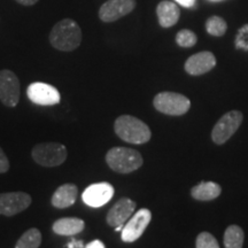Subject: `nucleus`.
I'll return each instance as SVG.
<instances>
[{"label": "nucleus", "instance_id": "f257e3e1", "mask_svg": "<svg viewBox=\"0 0 248 248\" xmlns=\"http://www.w3.org/2000/svg\"><path fill=\"white\" fill-rule=\"evenodd\" d=\"M49 43L59 51H75L82 43V30L78 23L71 18L59 21L49 33Z\"/></svg>", "mask_w": 248, "mask_h": 248}, {"label": "nucleus", "instance_id": "f03ea898", "mask_svg": "<svg viewBox=\"0 0 248 248\" xmlns=\"http://www.w3.org/2000/svg\"><path fill=\"white\" fill-rule=\"evenodd\" d=\"M115 133L122 140L130 144L140 145L150 141L152 137L151 129L145 122L131 115L117 117L114 123Z\"/></svg>", "mask_w": 248, "mask_h": 248}, {"label": "nucleus", "instance_id": "7ed1b4c3", "mask_svg": "<svg viewBox=\"0 0 248 248\" xmlns=\"http://www.w3.org/2000/svg\"><path fill=\"white\" fill-rule=\"evenodd\" d=\"M106 162L113 171L130 173L142 166L141 154L129 147H113L107 152Z\"/></svg>", "mask_w": 248, "mask_h": 248}, {"label": "nucleus", "instance_id": "20e7f679", "mask_svg": "<svg viewBox=\"0 0 248 248\" xmlns=\"http://www.w3.org/2000/svg\"><path fill=\"white\" fill-rule=\"evenodd\" d=\"M31 155L39 166L52 168L63 163L68 153L66 146L59 142H42L32 148Z\"/></svg>", "mask_w": 248, "mask_h": 248}, {"label": "nucleus", "instance_id": "39448f33", "mask_svg": "<svg viewBox=\"0 0 248 248\" xmlns=\"http://www.w3.org/2000/svg\"><path fill=\"white\" fill-rule=\"evenodd\" d=\"M153 105L155 109L160 113L171 116H181L190 109L191 101L181 93L160 92L155 95Z\"/></svg>", "mask_w": 248, "mask_h": 248}, {"label": "nucleus", "instance_id": "423d86ee", "mask_svg": "<svg viewBox=\"0 0 248 248\" xmlns=\"http://www.w3.org/2000/svg\"><path fill=\"white\" fill-rule=\"evenodd\" d=\"M243 113L239 110H231L225 113L217 121L212 131V139L217 145H223L234 135L243 122Z\"/></svg>", "mask_w": 248, "mask_h": 248}, {"label": "nucleus", "instance_id": "0eeeda50", "mask_svg": "<svg viewBox=\"0 0 248 248\" xmlns=\"http://www.w3.org/2000/svg\"><path fill=\"white\" fill-rule=\"evenodd\" d=\"M152 219V213L150 209L141 208L137 213L133 214V216L128 219L122 229L121 238L124 243H133L138 240L144 233L147 226L150 225Z\"/></svg>", "mask_w": 248, "mask_h": 248}, {"label": "nucleus", "instance_id": "6e6552de", "mask_svg": "<svg viewBox=\"0 0 248 248\" xmlns=\"http://www.w3.org/2000/svg\"><path fill=\"white\" fill-rule=\"evenodd\" d=\"M21 94L20 80L13 71H0V100L7 107H15Z\"/></svg>", "mask_w": 248, "mask_h": 248}, {"label": "nucleus", "instance_id": "1a4fd4ad", "mask_svg": "<svg viewBox=\"0 0 248 248\" xmlns=\"http://www.w3.org/2000/svg\"><path fill=\"white\" fill-rule=\"evenodd\" d=\"M27 95L30 101L40 106H54L61 100L60 92L53 85L47 83H31L27 89Z\"/></svg>", "mask_w": 248, "mask_h": 248}, {"label": "nucleus", "instance_id": "9d476101", "mask_svg": "<svg viewBox=\"0 0 248 248\" xmlns=\"http://www.w3.org/2000/svg\"><path fill=\"white\" fill-rule=\"evenodd\" d=\"M31 197L26 192H7L0 193V215L14 216L29 208Z\"/></svg>", "mask_w": 248, "mask_h": 248}, {"label": "nucleus", "instance_id": "9b49d317", "mask_svg": "<svg viewBox=\"0 0 248 248\" xmlns=\"http://www.w3.org/2000/svg\"><path fill=\"white\" fill-rule=\"evenodd\" d=\"M136 0H107L99 9V17L102 22H115L136 8Z\"/></svg>", "mask_w": 248, "mask_h": 248}, {"label": "nucleus", "instance_id": "f8f14e48", "mask_svg": "<svg viewBox=\"0 0 248 248\" xmlns=\"http://www.w3.org/2000/svg\"><path fill=\"white\" fill-rule=\"evenodd\" d=\"M114 187L109 183L101 182L95 183L88 186L85 191L83 192L82 199L85 204H88L93 208L105 206L107 202H109L114 195Z\"/></svg>", "mask_w": 248, "mask_h": 248}, {"label": "nucleus", "instance_id": "ddd939ff", "mask_svg": "<svg viewBox=\"0 0 248 248\" xmlns=\"http://www.w3.org/2000/svg\"><path fill=\"white\" fill-rule=\"evenodd\" d=\"M136 207H137V203L129 198L120 199L115 204H113V207L108 212L106 216L107 224L113 228L124 225L135 213Z\"/></svg>", "mask_w": 248, "mask_h": 248}, {"label": "nucleus", "instance_id": "4468645a", "mask_svg": "<svg viewBox=\"0 0 248 248\" xmlns=\"http://www.w3.org/2000/svg\"><path fill=\"white\" fill-rule=\"evenodd\" d=\"M216 66V58L212 52L203 51L191 55L185 62V71L188 75L199 76L207 74Z\"/></svg>", "mask_w": 248, "mask_h": 248}, {"label": "nucleus", "instance_id": "2eb2a0df", "mask_svg": "<svg viewBox=\"0 0 248 248\" xmlns=\"http://www.w3.org/2000/svg\"><path fill=\"white\" fill-rule=\"evenodd\" d=\"M77 195H78V187L75 184H63L55 190L52 195L51 202L53 207L58 209L69 208L76 202Z\"/></svg>", "mask_w": 248, "mask_h": 248}, {"label": "nucleus", "instance_id": "dca6fc26", "mask_svg": "<svg viewBox=\"0 0 248 248\" xmlns=\"http://www.w3.org/2000/svg\"><path fill=\"white\" fill-rule=\"evenodd\" d=\"M156 15L161 27L171 28L178 22L179 16H181V9L175 2L163 0L157 5Z\"/></svg>", "mask_w": 248, "mask_h": 248}, {"label": "nucleus", "instance_id": "f3484780", "mask_svg": "<svg viewBox=\"0 0 248 248\" xmlns=\"http://www.w3.org/2000/svg\"><path fill=\"white\" fill-rule=\"evenodd\" d=\"M85 228V222L77 217H62L53 223L52 229L59 235H75L82 232Z\"/></svg>", "mask_w": 248, "mask_h": 248}, {"label": "nucleus", "instance_id": "a211bd4d", "mask_svg": "<svg viewBox=\"0 0 248 248\" xmlns=\"http://www.w3.org/2000/svg\"><path fill=\"white\" fill-rule=\"evenodd\" d=\"M222 193V188L217 183L201 182L192 187L191 195L193 199L199 201H210L218 198Z\"/></svg>", "mask_w": 248, "mask_h": 248}, {"label": "nucleus", "instance_id": "6ab92c4d", "mask_svg": "<svg viewBox=\"0 0 248 248\" xmlns=\"http://www.w3.org/2000/svg\"><path fill=\"white\" fill-rule=\"evenodd\" d=\"M245 240L244 230L238 225H230L224 233L225 248H243Z\"/></svg>", "mask_w": 248, "mask_h": 248}, {"label": "nucleus", "instance_id": "aec40b11", "mask_svg": "<svg viewBox=\"0 0 248 248\" xmlns=\"http://www.w3.org/2000/svg\"><path fill=\"white\" fill-rule=\"evenodd\" d=\"M40 244H42V233L38 229L32 228L21 235L15 245V248H38Z\"/></svg>", "mask_w": 248, "mask_h": 248}, {"label": "nucleus", "instance_id": "412c9836", "mask_svg": "<svg viewBox=\"0 0 248 248\" xmlns=\"http://www.w3.org/2000/svg\"><path fill=\"white\" fill-rule=\"evenodd\" d=\"M206 30L209 35L214 37H222L225 35L228 30V24L224 21V18L219 16H212L207 20Z\"/></svg>", "mask_w": 248, "mask_h": 248}, {"label": "nucleus", "instance_id": "4be33fe9", "mask_svg": "<svg viewBox=\"0 0 248 248\" xmlns=\"http://www.w3.org/2000/svg\"><path fill=\"white\" fill-rule=\"evenodd\" d=\"M197 35L190 29H183L178 31L177 35H176V43L181 47H192L197 44Z\"/></svg>", "mask_w": 248, "mask_h": 248}, {"label": "nucleus", "instance_id": "5701e85b", "mask_svg": "<svg viewBox=\"0 0 248 248\" xmlns=\"http://www.w3.org/2000/svg\"><path fill=\"white\" fill-rule=\"evenodd\" d=\"M195 248H219V245L212 233L201 232L195 240Z\"/></svg>", "mask_w": 248, "mask_h": 248}, {"label": "nucleus", "instance_id": "b1692460", "mask_svg": "<svg viewBox=\"0 0 248 248\" xmlns=\"http://www.w3.org/2000/svg\"><path fill=\"white\" fill-rule=\"evenodd\" d=\"M9 170V161L7 155L5 154V152L2 151V148L0 147V173H5Z\"/></svg>", "mask_w": 248, "mask_h": 248}, {"label": "nucleus", "instance_id": "393cba45", "mask_svg": "<svg viewBox=\"0 0 248 248\" xmlns=\"http://www.w3.org/2000/svg\"><path fill=\"white\" fill-rule=\"evenodd\" d=\"M175 1L186 8H193L195 5V0H175Z\"/></svg>", "mask_w": 248, "mask_h": 248}, {"label": "nucleus", "instance_id": "a878e982", "mask_svg": "<svg viewBox=\"0 0 248 248\" xmlns=\"http://www.w3.org/2000/svg\"><path fill=\"white\" fill-rule=\"evenodd\" d=\"M85 248H106V247H105V245L101 240H93L90 244L86 245Z\"/></svg>", "mask_w": 248, "mask_h": 248}, {"label": "nucleus", "instance_id": "bb28decb", "mask_svg": "<svg viewBox=\"0 0 248 248\" xmlns=\"http://www.w3.org/2000/svg\"><path fill=\"white\" fill-rule=\"evenodd\" d=\"M18 4L24 5V6H31V5H35L38 2V0H16Z\"/></svg>", "mask_w": 248, "mask_h": 248}, {"label": "nucleus", "instance_id": "cd10ccee", "mask_svg": "<svg viewBox=\"0 0 248 248\" xmlns=\"http://www.w3.org/2000/svg\"><path fill=\"white\" fill-rule=\"evenodd\" d=\"M209 1H215V2H217V1H223V0H209Z\"/></svg>", "mask_w": 248, "mask_h": 248}]
</instances>
